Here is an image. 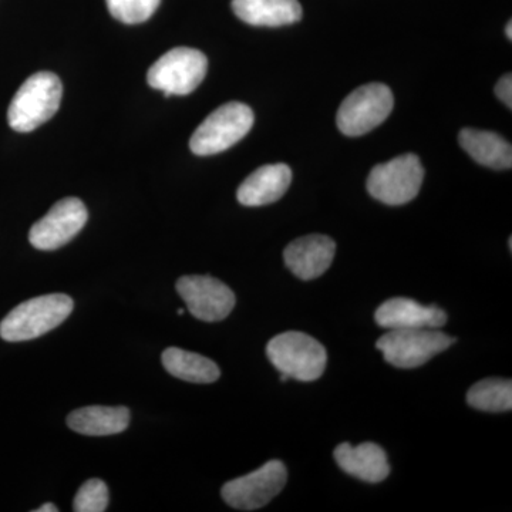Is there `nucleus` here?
<instances>
[{
  "label": "nucleus",
  "mask_w": 512,
  "mask_h": 512,
  "mask_svg": "<svg viewBox=\"0 0 512 512\" xmlns=\"http://www.w3.org/2000/svg\"><path fill=\"white\" fill-rule=\"evenodd\" d=\"M73 299L64 293L37 296L16 306L0 322V338L25 342L46 335L72 315Z\"/></svg>",
  "instance_id": "1"
},
{
  "label": "nucleus",
  "mask_w": 512,
  "mask_h": 512,
  "mask_svg": "<svg viewBox=\"0 0 512 512\" xmlns=\"http://www.w3.org/2000/svg\"><path fill=\"white\" fill-rule=\"evenodd\" d=\"M63 86L55 73L39 72L20 86L10 101L9 126L30 133L52 119L62 103Z\"/></svg>",
  "instance_id": "2"
},
{
  "label": "nucleus",
  "mask_w": 512,
  "mask_h": 512,
  "mask_svg": "<svg viewBox=\"0 0 512 512\" xmlns=\"http://www.w3.org/2000/svg\"><path fill=\"white\" fill-rule=\"evenodd\" d=\"M266 355L281 375L299 382H315L328 363V353L322 343L302 332L275 336L266 346Z\"/></svg>",
  "instance_id": "3"
},
{
  "label": "nucleus",
  "mask_w": 512,
  "mask_h": 512,
  "mask_svg": "<svg viewBox=\"0 0 512 512\" xmlns=\"http://www.w3.org/2000/svg\"><path fill=\"white\" fill-rule=\"evenodd\" d=\"M254 121V111L247 104L238 101L224 104L212 111L194 131L191 151L201 157L220 154L247 136Z\"/></svg>",
  "instance_id": "4"
},
{
  "label": "nucleus",
  "mask_w": 512,
  "mask_h": 512,
  "mask_svg": "<svg viewBox=\"0 0 512 512\" xmlns=\"http://www.w3.org/2000/svg\"><path fill=\"white\" fill-rule=\"evenodd\" d=\"M207 72L204 53L191 47H175L150 67L147 82L165 96H187L197 90Z\"/></svg>",
  "instance_id": "5"
},
{
  "label": "nucleus",
  "mask_w": 512,
  "mask_h": 512,
  "mask_svg": "<svg viewBox=\"0 0 512 512\" xmlns=\"http://www.w3.org/2000/svg\"><path fill=\"white\" fill-rule=\"evenodd\" d=\"M456 339L437 329L389 330L376 346L387 363L399 369H414L450 348Z\"/></svg>",
  "instance_id": "6"
},
{
  "label": "nucleus",
  "mask_w": 512,
  "mask_h": 512,
  "mask_svg": "<svg viewBox=\"0 0 512 512\" xmlns=\"http://www.w3.org/2000/svg\"><path fill=\"white\" fill-rule=\"evenodd\" d=\"M393 106L390 87L382 83L365 84L340 104L336 123L345 136H363L380 126L392 113Z\"/></svg>",
  "instance_id": "7"
},
{
  "label": "nucleus",
  "mask_w": 512,
  "mask_h": 512,
  "mask_svg": "<svg viewBox=\"0 0 512 512\" xmlns=\"http://www.w3.org/2000/svg\"><path fill=\"white\" fill-rule=\"evenodd\" d=\"M424 180V168L416 154H404L376 165L367 178V191L386 205H403L414 200Z\"/></svg>",
  "instance_id": "8"
},
{
  "label": "nucleus",
  "mask_w": 512,
  "mask_h": 512,
  "mask_svg": "<svg viewBox=\"0 0 512 512\" xmlns=\"http://www.w3.org/2000/svg\"><path fill=\"white\" fill-rule=\"evenodd\" d=\"M288 470L279 460L268 461L259 470L228 481L221 494L229 507L239 511H255L265 507L284 490Z\"/></svg>",
  "instance_id": "9"
},
{
  "label": "nucleus",
  "mask_w": 512,
  "mask_h": 512,
  "mask_svg": "<svg viewBox=\"0 0 512 512\" xmlns=\"http://www.w3.org/2000/svg\"><path fill=\"white\" fill-rule=\"evenodd\" d=\"M89 212L79 198L60 200L29 232V241L40 251H55L69 244L86 225Z\"/></svg>",
  "instance_id": "10"
},
{
  "label": "nucleus",
  "mask_w": 512,
  "mask_h": 512,
  "mask_svg": "<svg viewBox=\"0 0 512 512\" xmlns=\"http://www.w3.org/2000/svg\"><path fill=\"white\" fill-rule=\"evenodd\" d=\"M177 292L194 318L202 322H221L235 308L234 292L220 279L190 275L178 279Z\"/></svg>",
  "instance_id": "11"
},
{
  "label": "nucleus",
  "mask_w": 512,
  "mask_h": 512,
  "mask_svg": "<svg viewBox=\"0 0 512 512\" xmlns=\"http://www.w3.org/2000/svg\"><path fill=\"white\" fill-rule=\"evenodd\" d=\"M336 254V244L326 235L295 239L284 252L285 264L302 281H312L328 271Z\"/></svg>",
  "instance_id": "12"
},
{
  "label": "nucleus",
  "mask_w": 512,
  "mask_h": 512,
  "mask_svg": "<svg viewBox=\"0 0 512 512\" xmlns=\"http://www.w3.org/2000/svg\"><path fill=\"white\" fill-rule=\"evenodd\" d=\"M380 328L439 329L447 322V313L437 305L423 306L413 299L393 298L382 303L375 313Z\"/></svg>",
  "instance_id": "13"
},
{
  "label": "nucleus",
  "mask_w": 512,
  "mask_h": 512,
  "mask_svg": "<svg viewBox=\"0 0 512 512\" xmlns=\"http://www.w3.org/2000/svg\"><path fill=\"white\" fill-rule=\"evenodd\" d=\"M292 183V171L286 164L258 168L239 185L237 198L245 207H262L281 200Z\"/></svg>",
  "instance_id": "14"
},
{
  "label": "nucleus",
  "mask_w": 512,
  "mask_h": 512,
  "mask_svg": "<svg viewBox=\"0 0 512 512\" xmlns=\"http://www.w3.org/2000/svg\"><path fill=\"white\" fill-rule=\"evenodd\" d=\"M335 460L349 476L366 483H380L390 474L386 453L375 443H363L356 447L349 443L340 444L335 450Z\"/></svg>",
  "instance_id": "15"
},
{
  "label": "nucleus",
  "mask_w": 512,
  "mask_h": 512,
  "mask_svg": "<svg viewBox=\"0 0 512 512\" xmlns=\"http://www.w3.org/2000/svg\"><path fill=\"white\" fill-rule=\"evenodd\" d=\"M232 10L242 22L262 28H279L302 19L298 0H232Z\"/></svg>",
  "instance_id": "16"
},
{
  "label": "nucleus",
  "mask_w": 512,
  "mask_h": 512,
  "mask_svg": "<svg viewBox=\"0 0 512 512\" xmlns=\"http://www.w3.org/2000/svg\"><path fill=\"white\" fill-rule=\"evenodd\" d=\"M130 424L127 407L89 406L67 416V426L83 436L103 437L123 433Z\"/></svg>",
  "instance_id": "17"
},
{
  "label": "nucleus",
  "mask_w": 512,
  "mask_h": 512,
  "mask_svg": "<svg viewBox=\"0 0 512 512\" xmlns=\"http://www.w3.org/2000/svg\"><path fill=\"white\" fill-rule=\"evenodd\" d=\"M458 143L478 164L494 170H510L512 167L511 144L493 131L464 128Z\"/></svg>",
  "instance_id": "18"
},
{
  "label": "nucleus",
  "mask_w": 512,
  "mask_h": 512,
  "mask_svg": "<svg viewBox=\"0 0 512 512\" xmlns=\"http://www.w3.org/2000/svg\"><path fill=\"white\" fill-rule=\"evenodd\" d=\"M161 362L171 376L188 383L210 384L217 382L221 376L217 363L208 357L183 349H165Z\"/></svg>",
  "instance_id": "19"
},
{
  "label": "nucleus",
  "mask_w": 512,
  "mask_h": 512,
  "mask_svg": "<svg viewBox=\"0 0 512 512\" xmlns=\"http://www.w3.org/2000/svg\"><path fill=\"white\" fill-rule=\"evenodd\" d=\"M467 402L481 412L503 413L512 409V383L505 379H485L474 384Z\"/></svg>",
  "instance_id": "20"
},
{
  "label": "nucleus",
  "mask_w": 512,
  "mask_h": 512,
  "mask_svg": "<svg viewBox=\"0 0 512 512\" xmlns=\"http://www.w3.org/2000/svg\"><path fill=\"white\" fill-rule=\"evenodd\" d=\"M114 19L126 25L147 22L156 13L161 0H106Z\"/></svg>",
  "instance_id": "21"
},
{
  "label": "nucleus",
  "mask_w": 512,
  "mask_h": 512,
  "mask_svg": "<svg viewBox=\"0 0 512 512\" xmlns=\"http://www.w3.org/2000/svg\"><path fill=\"white\" fill-rule=\"evenodd\" d=\"M109 507V488L99 478L86 481L77 491L73 501V511L104 512Z\"/></svg>",
  "instance_id": "22"
},
{
  "label": "nucleus",
  "mask_w": 512,
  "mask_h": 512,
  "mask_svg": "<svg viewBox=\"0 0 512 512\" xmlns=\"http://www.w3.org/2000/svg\"><path fill=\"white\" fill-rule=\"evenodd\" d=\"M495 94L498 99L503 101L508 109H512V76L511 73L505 74L501 77L500 82L495 86Z\"/></svg>",
  "instance_id": "23"
},
{
  "label": "nucleus",
  "mask_w": 512,
  "mask_h": 512,
  "mask_svg": "<svg viewBox=\"0 0 512 512\" xmlns=\"http://www.w3.org/2000/svg\"><path fill=\"white\" fill-rule=\"evenodd\" d=\"M59 511V508L56 507L55 504H45L42 505V507L37 508L35 512H57Z\"/></svg>",
  "instance_id": "24"
},
{
  "label": "nucleus",
  "mask_w": 512,
  "mask_h": 512,
  "mask_svg": "<svg viewBox=\"0 0 512 512\" xmlns=\"http://www.w3.org/2000/svg\"><path fill=\"white\" fill-rule=\"evenodd\" d=\"M505 33H507L508 39L512 40V23L508 22L507 28H505Z\"/></svg>",
  "instance_id": "25"
},
{
  "label": "nucleus",
  "mask_w": 512,
  "mask_h": 512,
  "mask_svg": "<svg viewBox=\"0 0 512 512\" xmlns=\"http://www.w3.org/2000/svg\"><path fill=\"white\" fill-rule=\"evenodd\" d=\"M178 315H180V316L184 315V309L183 308L178 309Z\"/></svg>",
  "instance_id": "26"
}]
</instances>
